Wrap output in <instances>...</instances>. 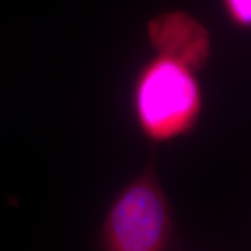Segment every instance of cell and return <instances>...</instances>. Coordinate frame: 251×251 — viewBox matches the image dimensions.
<instances>
[{
  "mask_svg": "<svg viewBox=\"0 0 251 251\" xmlns=\"http://www.w3.org/2000/svg\"><path fill=\"white\" fill-rule=\"evenodd\" d=\"M228 17L237 26L251 28V0H222Z\"/></svg>",
  "mask_w": 251,
  "mask_h": 251,
  "instance_id": "obj_4",
  "label": "cell"
},
{
  "mask_svg": "<svg viewBox=\"0 0 251 251\" xmlns=\"http://www.w3.org/2000/svg\"><path fill=\"white\" fill-rule=\"evenodd\" d=\"M174 240L171 209L150 170L118 194L109 206L99 235L108 251H161Z\"/></svg>",
  "mask_w": 251,
  "mask_h": 251,
  "instance_id": "obj_2",
  "label": "cell"
},
{
  "mask_svg": "<svg viewBox=\"0 0 251 251\" xmlns=\"http://www.w3.org/2000/svg\"><path fill=\"white\" fill-rule=\"evenodd\" d=\"M150 45L159 56L202 70L212 55L208 30L192 15L181 11L157 15L148 24Z\"/></svg>",
  "mask_w": 251,
  "mask_h": 251,
  "instance_id": "obj_3",
  "label": "cell"
},
{
  "mask_svg": "<svg viewBox=\"0 0 251 251\" xmlns=\"http://www.w3.org/2000/svg\"><path fill=\"white\" fill-rule=\"evenodd\" d=\"M196 72L174 59L157 56L144 64L133 91L134 114L142 133L153 142H168L190 133L202 107Z\"/></svg>",
  "mask_w": 251,
  "mask_h": 251,
  "instance_id": "obj_1",
  "label": "cell"
}]
</instances>
